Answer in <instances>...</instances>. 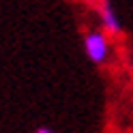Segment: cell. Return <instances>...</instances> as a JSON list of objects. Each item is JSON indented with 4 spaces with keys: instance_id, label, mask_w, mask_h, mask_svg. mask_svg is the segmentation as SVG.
Returning a JSON list of instances; mask_svg holds the SVG:
<instances>
[{
    "instance_id": "cell-2",
    "label": "cell",
    "mask_w": 133,
    "mask_h": 133,
    "mask_svg": "<svg viewBox=\"0 0 133 133\" xmlns=\"http://www.w3.org/2000/svg\"><path fill=\"white\" fill-rule=\"evenodd\" d=\"M97 15L101 19V26L107 35L112 37H120L122 35V24L118 19V13L112 6L110 0H97Z\"/></svg>"
},
{
    "instance_id": "cell-3",
    "label": "cell",
    "mask_w": 133,
    "mask_h": 133,
    "mask_svg": "<svg viewBox=\"0 0 133 133\" xmlns=\"http://www.w3.org/2000/svg\"><path fill=\"white\" fill-rule=\"evenodd\" d=\"M35 133H54V131L49 129V127H39V129H37Z\"/></svg>"
},
{
    "instance_id": "cell-1",
    "label": "cell",
    "mask_w": 133,
    "mask_h": 133,
    "mask_svg": "<svg viewBox=\"0 0 133 133\" xmlns=\"http://www.w3.org/2000/svg\"><path fill=\"white\" fill-rule=\"evenodd\" d=\"M84 54L88 56V60L92 64H105L110 60V54H112V41H110V35L105 30H99V28H92L84 32Z\"/></svg>"
}]
</instances>
